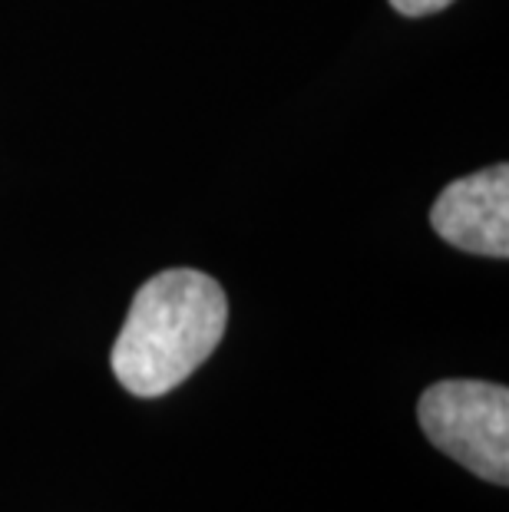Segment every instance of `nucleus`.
<instances>
[{"mask_svg": "<svg viewBox=\"0 0 509 512\" xmlns=\"http://www.w3.org/2000/svg\"><path fill=\"white\" fill-rule=\"evenodd\" d=\"M417 420L427 440L486 483H509V390L490 380H440L424 390Z\"/></svg>", "mask_w": 509, "mask_h": 512, "instance_id": "nucleus-2", "label": "nucleus"}, {"mask_svg": "<svg viewBox=\"0 0 509 512\" xmlns=\"http://www.w3.org/2000/svg\"><path fill=\"white\" fill-rule=\"evenodd\" d=\"M229 298L196 268H169L136 291L110 364L119 387L153 400L176 390L209 361L225 337Z\"/></svg>", "mask_w": 509, "mask_h": 512, "instance_id": "nucleus-1", "label": "nucleus"}, {"mask_svg": "<svg viewBox=\"0 0 509 512\" xmlns=\"http://www.w3.org/2000/svg\"><path fill=\"white\" fill-rule=\"evenodd\" d=\"M430 225L443 242L483 258L509 255V166L450 182L430 209Z\"/></svg>", "mask_w": 509, "mask_h": 512, "instance_id": "nucleus-3", "label": "nucleus"}, {"mask_svg": "<svg viewBox=\"0 0 509 512\" xmlns=\"http://www.w3.org/2000/svg\"><path fill=\"white\" fill-rule=\"evenodd\" d=\"M453 0H391V7L404 17H430L437 10L450 7Z\"/></svg>", "mask_w": 509, "mask_h": 512, "instance_id": "nucleus-4", "label": "nucleus"}]
</instances>
